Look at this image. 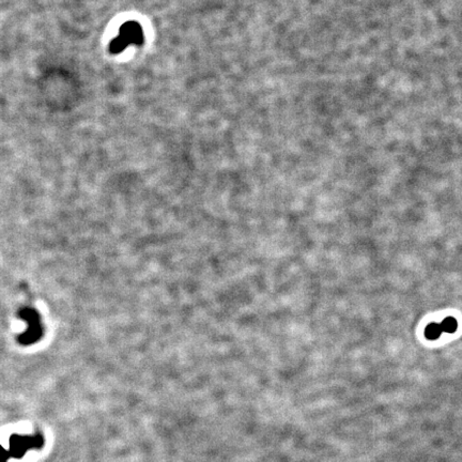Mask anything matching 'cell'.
I'll use <instances>...</instances> for the list:
<instances>
[{
  "label": "cell",
  "instance_id": "1",
  "mask_svg": "<svg viewBox=\"0 0 462 462\" xmlns=\"http://www.w3.org/2000/svg\"><path fill=\"white\" fill-rule=\"evenodd\" d=\"M144 40L142 27L136 22L125 23L120 28L119 36L110 44V52L114 54L121 53L129 44H142Z\"/></svg>",
  "mask_w": 462,
  "mask_h": 462
},
{
  "label": "cell",
  "instance_id": "2",
  "mask_svg": "<svg viewBox=\"0 0 462 462\" xmlns=\"http://www.w3.org/2000/svg\"><path fill=\"white\" fill-rule=\"evenodd\" d=\"M43 438L41 436L25 437L13 435L10 439V456L14 458H22L30 448H40L43 446Z\"/></svg>",
  "mask_w": 462,
  "mask_h": 462
},
{
  "label": "cell",
  "instance_id": "3",
  "mask_svg": "<svg viewBox=\"0 0 462 462\" xmlns=\"http://www.w3.org/2000/svg\"><path fill=\"white\" fill-rule=\"evenodd\" d=\"M21 317L26 321L29 326L26 332L19 337V340H21L22 344L25 345L32 344L42 334V327L41 323H40L39 315L36 313V310L31 308H25L22 310Z\"/></svg>",
  "mask_w": 462,
  "mask_h": 462
},
{
  "label": "cell",
  "instance_id": "4",
  "mask_svg": "<svg viewBox=\"0 0 462 462\" xmlns=\"http://www.w3.org/2000/svg\"><path fill=\"white\" fill-rule=\"evenodd\" d=\"M441 325V328H442V332H445V333H454L457 331V327H458V322H457V320L453 317H448L446 319H444L443 321H442V323H440Z\"/></svg>",
  "mask_w": 462,
  "mask_h": 462
},
{
  "label": "cell",
  "instance_id": "5",
  "mask_svg": "<svg viewBox=\"0 0 462 462\" xmlns=\"http://www.w3.org/2000/svg\"><path fill=\"white\" fill-rule=\"evenodd\" d=\"M441 333H442L441 325L437 323H430L425 329V335L430 340H435L439 338Z\"/></svg>",
  "mask_w": 462,
  "mask_h": 462
},
{
  "label": "cell",
  "instance_id": "6",
  "mask_svg": "<svg viewBox=\"0 0 462 462\" xmlns=\"http://www.w3.org/2000/svg\"><path fill=\"white\" fill-rule=\"evenodd\" d=\"M10 453L8 450H6L2 445H0V462H7L9 460Z\"/></svg>",
  "mask_w": 462,
  "mask_h": 462
}]
</instances>
